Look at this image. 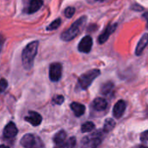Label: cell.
<instances>
[{
	"instance_id": "obj_1",
	"label": "cell",
	"mask_w": 148,
	"mask_h": 148,
	"mask_svg": "<svg viewBox=\"0 0 148 148\" xmlns=\"http://www.w3.org/2000/svg\"><path fill=\"white\" fill-rule=\"evenodd\" d=\"M38 42L33 41L28 44L22 52V63L23 66L25 70H31L33 66L35 57L38 53Z\"/></svg>"
},
{
	"instance_id": "obj_2",
	"label": "cell",
	"mask_w": 148,
	"mask_h": 148,
	"mask_svg": "<svg viewBox=\"0 0 148 148\" xmlns=\"http://www.w3.org/2000/svg\"><path fill=\"white\" fill-rule=\"evenodd\" d=\"M86 16L81 17L79 19H78L77 21L74 22L71 25L70 28H68L66 31H64L61 34V36H60L61 39L65 41V42H68V41H71V40L74 39L80 33L83 26L86 24Z\"/></svg>"
},
{
	"instance_id": "obj_3",
	"label": "cell",
	"mask_w": 148,
	"mask_h": 148,
	"mask_svg": "<svg viewBox=\"0 0 148 148\" xmlns=\"http://www.w3.org/2000/svg\"><path fill=\"white\" fill-rule=\"evenodd\" d=\"M105 132L103 130H99L92 134L82 138L81 146L82 148H97L102 142Z\"/></svg>"
},
{
	"instance_id": "obj_4",
	"label": "cell",
	"mask_w": 148,
	"mask_h": 148,
	"mask_svg": "<svg viewBox=\"0 0 148 148\" xmlns=\"http://www.w3.org/2000/svg\"><path fill=\"white\" fill-rule=\"evenodd\" d=\"M99 75H100V71L99 69L90 70L86 73L82 74L78 80V85L79 88L81 90H86L95 80V79Z\"/></svg>"
},
{
	"instance_id": "obj_5",
	"label": "cell",
	"mask_w": 148,
	"mask_h": 148,
	"mask_svg": "<svg viewBox=\"0 0 148 148\" xmlns=\"http://www.w3.org/2000/svg\"><path fill=\"white\" fill-rule=\"evenodd\" d=\"M24 148H45L42 139L36 134H25L20 141Z\"/></svg>"
},
{
	"instance_id": "obj_6",
	"label": "cell",
	"mask_w": 148,
	"mask_h": 148,
	"mask_svg": "<svg viewBox=\"0 0 148 148\" xmlns=\"http://www.w3.org/2000/svg\"><path fill=\"white\" fill-rule=\"evenodd\" d=\"M62 70H63V66L60 63H52L50 65V71H49L50 79L53 82L58 81L62 77Z\"/></svg>"
},
{
	"instance_id": "obj_7",
	"label": "cell",
	"mask_w": 148,
	"mask_h": 148,
	"mask_svg": "<svg viewBox=\"0 0 148 148\" xmlns=\"http://www.w3.org/2000/svg\"><path fill=\"white\" fill-rule=\"evenodd\" d=\"M92 47V38L91 36H86L84 37L81 41L79 44L78 49L80 52L84 53H89Z\"/></svg>"
},
{
	"instance_id": "obj_8",
	"label": "cell",
	"mask_w": 148,
	"mask_h": 148,
	"mask_svg": "<svg viewBox=\"0 0 148 148\" xmlns=\"http://www.w3.org/2000/svg\"><path fill=\"white\" fill-rule=\"evenodd\" d=\"M116 28H117V24H110V25H108L106 26V28L104 30V32L98 38V42L99 44H101V45L104 44V43H106L108 40V38L111 36V34L112 32H114V31L116 30Z\"/></svg>"
},
{
	"instance_id": "obj_9",
	"label": "cell",
	"mask_w": 148,
	"mask_h": 148,
	"mask_svg": "<svg viewBox=\"0 0 148 148\" xmlns=\"http://www.w3.org/2000/svg\"><path fill=\"white\" fill-rule=\"evenodd\" d=\"M25 121L29 122L33 126H38L42 122L41 115L39 113L36 112H33V111H30L28 115L25 118Z\"/></svg>"
},
{
	"instance_id": "obj_10",
	"label": "cell",
	"mask_w": 148,
	"mask_h": 148,
	"mask_svg": "<svg viewBox=\"0 0 148 148\" xmlns=\"http://www.w3.org/2000/svg\"><path fill=\"white\" fill-rule=\"evenodd\" d=\"M18 128L13 122H10L4 129V137L6 138H12L18 134Z\"/></svg>"
},
{
	"instance_id": "obj_11",
	"label": "cell",
	"mask_w": 148,
	"mask_h": 148,
	"mask_svg": "<svg viewBox=\"0 0 148 148\" xmlns=\"http://www.w3.org/2000/svg\"><path fill=\"white\" fill-rule=\"evenodd\" d=\"M125 107H126V105H125V102L124 100H119L115 105H114V107H113V116L116 118V119H119L122 117V115L124 114L125 112Z\"/></svg>"
},
{
	"instance_id": "obj_12",
	"label": "cell",
	"mask_w": 148,
	"mask_h": 148,
	"mask_svg": "<svg viewBox=\"0 0 148 148\" xmlns=\"http://www.w3.org/2000/svg\"><path fill=\"white\" fill-rule=\"evenodd\" d=\"M43 5V0H31L28 7L25 9V12L28 14H32L38 12Z\"/></svg>"
},
{
	"instance_id": "obj_13",
	"label": "cell",
	"mask_w": 148,
	"mask_h": 148,
	"mask_svg": "<svg viewBox=\"0 0 148 148\" xmlns=\"http://www.w3.org/2000/svg\"><path fill=\"white\" fill-rule=\"evenodd\" d=\"M107 101L106 99H103V98H97L93 100L92 102V107L95 111H98V112H103L106 109L107 107Z\"/></svg>"
},
{
	"instance_id": "obj_14",
	"label": "cell",
	"mask_w": 148,
	"mask_h": 148,
	"mask_svg": "<svg viewBox=\"0 0 148 148\" xmlns=\"http://www.w3.org/2000/svg\"><path fill=\"white\" fill-rule=\"evenodd\" d=\"M148 45V33H145L142 38H140V40L138 41L137 47H136V51L135 53L137 56H139L142 54L143 51L145 50V48L146 47V45Z\"/></svg>"
},
{
	"instance_id": "obj_15",
	"label": "cell",
	"mask_w": 148,
	"mask_h": 148,
	"mask_svg": "<svg viewBox=\"0 0 148 148\" xmlns=\"http://www.w3.org/2000/svg\"><path fill=\"white\" fill-rule=\"evenodd\" d=\"M70 106L72 112H74V114H75V116L77 117H81L86 112V106L78 102H72L70 105Z\"/></svg>"
},
{
	"instance_id": "obj_16",
	"label": "cell",
	"mask_w": 148,
	"mask_h": 148,
	"mask_svg": "<svg viewBox=\"0 0 148 148\" xmlns=\"http://www.w3.org/2000/svg\"><path fill=\"white\" fill-rule=\"evenodd\" d=\"M66 139V132L64 130H61L59 132H58L55 136L53 137V142L55 143V145H57V146H63L64 144L65 143Z\"/></svg>"
},
{
	"instance_id": "obj_17",
	"label": "cell",
	"mask_w": 148,
	"mask_h": 148,
	"mask_svg": "<svg viewBox=\"0 0 148 148\" xmlns=\"http://www.w3.org/2000/svg\"><path fill=\"white\" fill-rule=\"evenodd\" d=\"M114 88V85L112 82H106L105 83L102 87H101V93L104 95H108L110 94Z\"/></svg>"
},
{
	"instance_id": "obj_18",
	"label": "cell",
	"mask_w": 148,
	"mask_h": 148,
	"mask_svg": "<svg viewBox=\"0 0 148 148\" xmlns=\"http://www.w3.org/2000/svg\"><path fill=\"white\" fill-rule=\"evenodd\" d=\"M115 125H116V123H115L114 119H107L105 121L103 131H104L105 132H108L112 131V130L114 128Z\"/></svg>"
},
{
	"instance_id": "obj_19",
	"label": "cell",
	"mask_w": 148,
	"mask_h": 148,
	"mask_svg": "<svg viewBox=\"0 0 148 148\" xmlns=\"http://www.w3.org/2000/svg\"><path fill=\"white\" fill-rule=\"evenodd\" d=\"M76 138L75 137H71L69 139H67L65 141V143L63 145V148H75L76 146Z\"/></svg>"
},
{
	"instance_id": "obj_20",
	"label": "cell",
	"mask_w": 148,
	"mask_h": 148,
	"mask_svg": "<svg viewBox=\"0 0 148 148\" xmlns=\"http://www.w3.org/2000/svg\"><path fill=\"white\" fill-rule=\"evenodd\" d=\"M94 128H95V125L92 122H90L89 121V122H86V123H85V124L82 125L81 131L83 132H90L93 131Z\"/></svg>"
},
{
	"instance_id": "obj_21",
	"label": "cell",
	"mask_w": 148,
	"mask_h": 148,
	"mask_svg": "<svg viewBox=\"0 0 148 148\" xmlns=\"http://www.w3.org/2000/svg\"><path fill=\"white\" fill-rule=\"evenodd\" d=\"M60 24H61V19H60V18H57V19H55L53 22H51V23L47 26L46 30H47V31H53V30H56V29H58V28L59 27Z\"/></svg>"
},
{
	"instance_id": "obj_22",
	"label": "cell",
	"mask_w": 148,
	"mask_h": 148,
	"mask_svg": "<svg viewBox=\"0 0 148 148\" xmlns=\"http://www.w3.org/2000/svg\"><path fill=\"white\" fill-rule=\"evenodd\" d=\"M75 13V8L74 7H67L65 10H64V16L67 18H72V16Z\"/></svg>"
},
{
	"instance_id": "obj_23",
	"label": "cell",
	"mask_w": 148,
	"mask_h": 148,
	"mask_svg": "<svg viewBox=\"0 0 148 148\" xmlns=\"http://www.w3.org/2000/svg\"><path fill=\"white\" fill-rule=\"evenodd\" d=\"M8 86V82L5 79H0V92H3L6 90Z\"/></svg>"
},
{
	"instance_id": "obj_24",
	"label": "cell",
	"mask_w": 148,
	"mask_h": 148,
	"mask_svg": "<svg viewBox=\"0 0 148 148\" xmlns=\"http://www.w3.org/2000/svg\"><path fill=\"white\" fill-rule=\"evenodd\" d=\"M53 102L55 103V104H57V105H62L63 104V102L64 101V96H62V95H57V96H55L54 98H53Z\"/></svg>"
},
{
	"instance_id": "obj_25",
	"label": "cell",
	"mask_w": 148,
	"mask_h": 148,
	"mask_svg": "<svg viewBox=\"0 0 148 148\" xmlns=\"http://www.w3.org/2000/svg\"><path fill=\"white\" fill-rule=\"evenodd\" d=\"M140 140L143 141V142L148 141V130L147 131H145L144 132L141 133V135H140Z\"/></svg>"
},
{
	"instance_id": "obj_26",
	"label": "cell",
	"mask_w": 148,
	"mask_h": 148,
	"mask_svg": "<svg viewBox=\"0 0 148 148\" xmlns=\"http://www.w3.org/2000/svg\"><path fill=\"white\" fill-rule=\"evenodd\" d=\"M4 43H5V38L2 35H0V51H1V50L3 48Z\"/></svg>"
},
{
	"instance_id": "obj_27",
	"label": "cell",
	"mask_w": 148,
	"mask_h": 148,
	"mask_svg": "<svg viewBox=\"0 0 148 148\" xmlns=\"http://www.w3.org/2000/svg\"><path fill=\"white\" fill-rule=\"evenodd\" d=\"M143 18L145 19V21H146V27L148 28V12H145L143 14Z\"/></svg>"
},
{
	"instance_id": "obj_28",
	"label": "cell",
	"mask_w": 148,
	"mask_h": 148,
	"mask_svg": "<svg viewBox=\"0 0 148 148\" xmlns=\"http://www.w3.org/2000/svg\"><path fill=\"white\" fill-rule=\"evenodd\" d=\"M0 148H10V147H8L5 145H0Z\"/></svg>"
},
{
	"instance_id": "obj_29",
	"label": "cell",
	"mask_w": 148,
	"mask_h": 148,
	"mask_svg": "<svg viewBox=\"0 0 148 148\" xmlns=\"http://www.w3.org/2000/svg\"><path fill=\"white\" fill-rule=\"evenodd\" d=\"M139 148H148L147 146H145V145H140Z\"/></svg>"
},
{
	"instance_id": "obj_30",
	"label": "cell",
	"mask_w": 148,
	"mask_h": 148,
	"mask_svg": "<svg viewBox=\"0 0 148 148\" xmlns=\"http://www.w3.org/2000/svg\"><path fill=\"white\" fill-rule=\"evenodd\" d=\"M98 1H101L102 2V1H104V0H98Z\"/></svg>"
},
{
	"instance_id": "obj_31",
	"label": "cell",
	"mask_w": 148,
	"mask_h": 148,
	"mask_svg": "<svg viewBox=\"0 0 148 148\" xmlns=\"http://www.w3.org/2000/svg\"><path fill=\"white\" fill-rule=\"evenodd\" d=\"M55 148H59V147H58V146H57V147H55Z\"/></svg>"
}]
</instances>
